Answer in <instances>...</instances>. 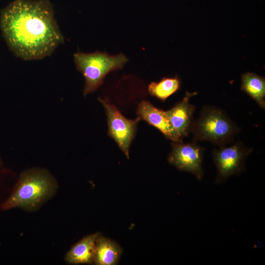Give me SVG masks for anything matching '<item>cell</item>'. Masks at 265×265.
Returning <instances> with one entry per match:
<instances>
[{"instance_id":"cell-12","label":"cell","mask_w":265,"mask_h":265,"mask_svg":"<svg viewBox=\"0 0 265 265\" xmlns=\"http://www.w3.org/2000/svg\"><path fill=\"white\" fill-rule=\"evenodd\" d=\"M241 90L262 109H265V78L251 72L242 75Z\"/></svg>"},{"instance_id":"cell-5","label":"cell","mask_w":265,"mask_h":265,"mask_svg":"<svg viewBox=\"0 0 265 265\" xmlns=\"http://www.w3.org/2000/svg\"><path fill=\"white\" fill-rule=\"evenodd\" d=\"M252 151V148L240 141H233L213 149L212 156L217 169L215 183H222L231 176L242 173L245 161Z\"/></svg>"},{"instance_id":"cell-8","label":"cell","mask_w":265,"mask_h":265,"mask_svg":"<svg viewBox=\"0 0 265 265\" xmlns=\"http://www.w3.org/2000/svg\"><path fill=\"white\" fill-rule=\"evenodd\" d=\"M197 93L186 91L181 101L165 111L173 128L182 139L188 136L191 132L195 108L189 100Z\"/></svg>"},{"instance_id":"cell-4","label":"cell","mask_w":265,"mask_h":265,"mask_svg":"<svg viewBox=\"0 0 265 265\" xmlns=\"http://www.w3.org/2000/svg\"><path fill=\"white\" fill-rule=\"evenodd\" d=\"M74 60L77 69L84 77L83 95L86 96L98 89L110 72L122 69L128 59L123 53L111 55L96 51L77 53L74 54Z\"/></svg>"},{"instance_id":"cell-9","label":"cell","mask_w":265,"mask_h":265,"mask_svg":"<svg viewBox=\"0 0 265 265\" xmlns=\"http://www.w3.org/2000/svg\"><path fill=\"white\" fill-rule=\"evenodd\" d=\"M137 118L159 130L173 142L183 141L173 128L165 111L154 106L147 101H142L137 109Z\"/></svg>"},{"instance_id":"cell-10","label":"cell","mask_w":265,"mask_h":265,"mask_svg":"<svg viewBox=\"0 0 265 265\" xmlns=\"http://www.w3.org/2000/svg\"><path fill=\"white\" fill-rule=\"evenodd\" d=\"M100 235L96 233L83 237L67 253L65 261L74 265L94 263L96 241Z\"/></svg>"},{"instance_id":"cell-13","label":"cell","mask_w":265,"mask_h":265,"mask_svg":"<svg viewBox=\"0 0 265 265\" xmlns=\"http://www.w3.org/2000/svg\"><path fill=\"white\" fill-rule=\"evenodd\" d=\"M181 86V80L176 75L174 77H164L158 82H151L148 85V91L151 96L164 102L179 90Z\"/></svg>"},{"instance_id":"cell-2","label":"cell","mask_w":265,"mask_h":265,"mask_svg":"<svg viewBox=\"0 0 265 265\" xmlns=\"http://www.w3.org/2000/svg\"><path fill=\"white\" fill-rule=\"evenodd\" d=\"M53 178L41 170L22 174L9 198L1 205L3 210L20 208L28 211L37 208L53 196L56 185Z\"/></svg>"},{"instance_id":"cell-1","label":"cell","mask_w":265,"mask_h":265,"mask_svg":"<svg viewBox=\"0 0 265 265\" xmlns=\"http://www.w3.org/2000/svg\"><path fill=\"white\" fill-rule=\"evenodd\" d=\"M0 26L10 49L25 60L52 54L64 42L48 0H15L0 13Z\"/></svg>"},{"instance_id":"cell-11","label":"cell","mask_w":265,"mask_h":265,"mask_svg":"<svg viewBox=\"0 0 265 265\" xmlns=\"http://www.w3.org/2000/svg\"><path fill=\"white\" fill-rule=\"evenodd\" d=\"M122 249L115 242L101 235L97 239L94 263L97 265L117 264Z\"/></svg>"},{"instance_id":"cell-7","label":"cell","mask_w":265,"mask_h":265,"mask_svg":"<svg viewBox=\"0 0 265 265\" xmlns=\"http://www.w3.org/2000/svg\"><path fill=\"white\" fill-rule=\"evenodd\" d=\"M204 150L205 148L193 140L187 143L183 141L173 142L168 161L180 171L190 173L200 180L204 174L202 166Z\"/></svg>"},{"instance_id":"cell-6","label":"cell","mask_w":265,"mask_h":265,"mask_svg":"<svg viewBox=\"0 0 265 265\" xmlns=\"http://www.w3.org/2000/svg\"><path fill=\"white\" fill-rule=\"evenodd\" d=\"M99 101L105 109L109 135L129 159L130 147L139 119L138 118L135 120L128 119L108 101L102 99H99Z\"/></svg>"},{"instance_id":"cell-3","label":"cell","mask_w":265,"mask_h":265,"mask_svg":"<svg viewBox=\"0 0 265 265\" xmlns=\"http://www.w3.org/2000/svg\"><path fill=\"white\" fill-rule=\"evenodd\" d=\"M239 130L223 110L206 105L202 107L198 118L194 121L191 133L193 141H207L219 147L234 141Z\"/></svg>"}]
</instances>
